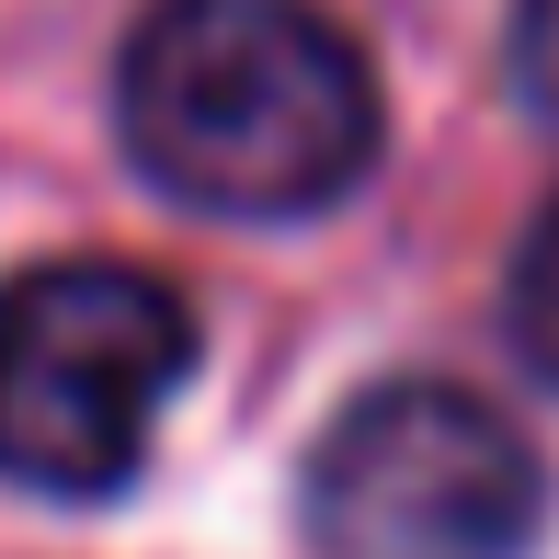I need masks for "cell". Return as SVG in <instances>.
I'll use <instances>...</instances> for the list:
<instances>
[{"instance_id": "obj_1", "label": "cell", "mask_w": 559, "mask_h": 559, "mask_svg": "<svg viewBox=\"0 0 559 559\" xmlns=\"http://www.w3.org/2000/svg\"><path fill=\"white\" fill-rule=\"evenodd\" d=\"M115 138L194 217H320L377 171L389 104L320 0H148L115 58Z\"/></svg>"}, {"instance_id": "obj_2", "label": "cell", "mask_w": 559, "mask_h": 559, "mask_svg": "<svg viewBox=\"0 0 559 559\" xmlns=\"http://www.w3.org/2000/svg\"><path fill=\"white\" fill-rule=\"evenodd\" d=\"M194 377V309L148 263H35L0 286V479L35 502H104L138 479Z\"/></svg>"}, {"instance_id": "obj_3", "label": "cell", "mask_w": 559, "mask_h": 559, "mask_svg": "<svg viewBox=\"0 0 559 559\" xmlns=\"http://www.w3.org/2000/svg\"><path fill=\"white\" fill-rule=\"evenodd\" d=\"M297 502L320 559H537L548 456L456 377H389L332 412Z\"/></svg>"}, {"instance_id": "obj_4", "label": "cell", "mask_w": 559, "mask_h": 559, "mask_svg": "<svg viewBox=\"0 0 559 559\" xmlns=\"http://www.w3.org/2000/svg\"><path fill=\"white\" fill-rule=\"evenodd\" d=\"M502 343L525 354L537 389H559V194L525 217L514 263H502Z\"/></svg>"}, {"instance_id": "obj_5", "label": "cell", "mask_w": 559, "mask_h": 559, "mask_svg": "<svg viewBox=\"0 0 559 559\" xmlns=\"http://www.w3.org/2000/svg\"><path fill=\"white\" fill-rule=\"evenodd\" d=\"M502 58H514L525 115L559 126V0H514V35H502Z\"/></svg>"}]
</instances>
